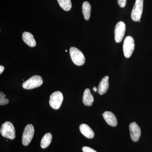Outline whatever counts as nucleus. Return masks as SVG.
<instances>
[{
	"label": "nucleus",
	"instance_id": "nucleus-1",
	"mask_svg": "<svg viewBox=\"0 0 152 152\" xmlns=\"http://www.w3.org/2000/svg\"><path fill=\"white\" fill-rule=\"evenodd\" d=\"M0 132L4 137L12 140L15 138V127L10 122H6L1 125Z\"/></svg>",
	"mask_w": 152,
	"mask_h": 152
},
{
	"label": "nucleus",
	"instance_id": "nucleus-2",
	"mask_svg": "<svg viewBox=\"0 0 152 152\" xmlns=\"http://www.w3.org/2000/svg\"><path fill=\"white\" fill-rule=\"evenodd\" d=\"M69 52L71 59L75 64L79 66L84 65L85 63V58L80 50L75 47H71Z\"/></svg>",
	"mask_w": 152,
	"mask_h": 152
},
{
	"label": "nucleus",
	"instance_id": "nucleus-3",
	"mask_svg": "<svg viewBox=\"0 0 152 152\" xmlns=\"http://www.w3.org/2000/svg\"><path fill=\"white\" fill-rule=\"evenodd\" d=\"M134 41L130 36L125 38L123 45V51L124 55L126 58H130L134 50Z\"/></svg>",
	"mask_w": 152,
	"mask_h": 152
},
{
	"label": "nucleus",
	"instance_id": "nucleus-4",
	"mask_svg": "<svg viewBox=\"0 0 152 152\" xmlns=\"http://www.w3.org/2000/svg\"><path fill=\"white\" fill-rule=\"evenodd\" d=\"M64 96L62 93L59 91H56L51 95L49 103L52 108L58 110L62 104Z\"/></svg>",
	"mask_w": 152,
	"mask_h": 152
},
{
	"label": "nucleus",
	"instance_id": "nucleus-5",
	"mask_svg": "<svg viewBox=\"0 0 152 152\" xmlns=\"http://www.w3.org/2000/svg\"><path fill=\"white\" fill-rule=\"evenodd\" d=\"M43 83L42 79L41 76L34 75L26 81L23 84V87L26 89H32L40 86Z\"/></svg>",
	"mask_w": 152,
	"mask_h": 152
},
{
	"label": "nucleus",
	"instance_id": "nucleus-6",
	"mask_svg": "<svg viewBox=\"0 0 152 152\" xmlns=\"http://www.w3.org/2000/svg\"><path fill=\"white\" fill-rule=\"evenodd\" d=\"M143 7V0H136L132 10L131 17L133 21H138L141 18Z\"/></svg>",
	"mask_w": 152,
	"mask_h": 152
},
{
	"label": "nucleus",
	"instance_id": "nucleus-7",
	"mask_svg": "<svg viewBox=\"0 0 152 152\" xmlns=\"http://www.w3.org/2000/svg\"><path fill=\"white\" fill-rule=\"evenodd\" d=\"M34 133V129L32 124L26 126L23 133L22 143L24 146H27L31 141Z\"/></svg>",
	"mask_w": 152,
	"mask_h": 152
},
{
	"label": "nucleus",
	"instance_id": "nucleus-8",
	"mask_svg": "<svg viewBox=\"0 0 152 152\" xmlns=\"http://www.w3.org/2000/svg\"><path fill=\"white\" fill-rule=\"evenodd\" d=\"M126 31V25L122 21L118 22L115 29V39L117 43H120L122 40Z\"/></svg>",
	"mask_w": 152,
	"mask_h": 152
},
{
	"label": "nucleus",
	"instance_id": "nucleus-9",
	"mask_svg": "<svg viewBox=\"0 0 152 152\" xmlns=\"http://www.w3.org/2000/svg\"><path fill=\"white\" fill-rule=\"evenodd\" d=\"M129 130L132 140L134 142H137L141 134L140 128L137 123L134 122L129 125Z\"/></svg>",
	"mask_w": 152,
	"mask_h": 152
},
{
	"label": "nucleus",
	"instance_id": "nucleus-10",
	"mask_svg": "<svg viewBox=\"0 0 152 152\" xmlns=\"http://www.w3.org/2000/svg\"><path fill=\"white\" fill-rule=\"evenodd\" d=\"M104 119L110 126L113 127L116 126L118 125V121L115 115L111 112L106 111L102 114Z\"/></svg>",
	"mask_w": 152,
	"mask_h": 152
},
{
	"label": "nucleus",
	"instance_id": "nucleus-11",
	"mask_svg": "<svg viewBox=\"0 0 152 152\" xmlns=\"http://www.w3.org/2000/svg\"><path fill=\"white\" fill-rule=\"evenodd\" d=\"M109 88V77L105 76L100 82L98 87V93L100 95H103L107 93Z\"/></svg>",
	"mask_w": 152,
	"mask_h": 152
},
{
	"label": "nucleus",
	"instance_id": "nucleus-12",
	"mask_svg": "<svg viewBox=\"0 0 152 152\" xmlns=\"http://www.w3.org/2000/svg\"><path fill=\"white\" fill-rule=\"evenodd\" d=\"M80 130L81 133L88 139H92L94 137V133L89 126L86 124L80 125Z\"/></svg>",
	"mask_w": 152,
	"mask_h": 152
},
{
	"label": "nucleus",
	"instance_id": "nucleus-13",
	"mask_svg": "<svg viewBox=\"0 0 152 152\" xmlns=\"http://www.w3.org/2000/svg\"><path fill=\"white\" fill-rule=\"evenodd\" d=\"M22 37L24 42L29 46L31 47L36 46L37 45L36 40L34 38V36L31 33L28 32H25L23 33Z\"/></svg>",
	"mask_w": 152,
	"mask_h": 152
},
{
	"label": "nucleus",
	"instance_id": "nucleus-14",
	"mask_svg": "<svg viewBox=\"0 0 152 152\" xmlns=\"http://www.w3.org/2000/svg\"><path fill=\"white\" fill-rule=\"evenodd\" d=\"M83 102L85 105L91 106L92 105L94 102V98L89 89L87 88L85 90L83 96Z\"/></svg>",
	"mask_w": 152,
	"mask_h": 152
},
{
	"label": "nucleus",
	"instance_id": "nucleus-15",
	"mask_svg": "<svg viewBox=\"0 0 152 152\" xmlns=\"http://www.w3.org/2000/svg\"><path fill=\"white\" fill-rule=\"evenodd\" d=\"M82 11L85 20H88L91 16V6L89 3L86 1L83 3Z\"/></svg>",
	"mask_w": 152,
	"mask_h": 152
},
{
	"label": "nucleus",
	"instance_id": "nucleus-16",
	"mask_svg": "<svg viewBox=\"0 0 152 152\" xmlns=\"http://www.w3.org/2000/svg\"><path fill=\"white\" fill-rule=\"evenodd\" d=\"M52 140V135L50 133H47L44 136L41 142V147L43 149L48 148L50 145Z\"/></svg>",
	"mask_w": 152,
	"mask_h": 152
},
{
	"label": "nucleus",
	"instance_id": "nucleus-17",
	"mask_svg": "<svg viewBox=\"0 0 152 152\" xmlns=\"http://www.w3.org/2000/svg\"><path fill=\"white\" fill-rule=\"evenodd\" d=\"M61 7L66 11H69L72 8L71 0H57Z\"/></svg>",
	"mask_w": 152,
	"mask_h": 152
},
{
	"label": "nucleus",
	"instance_id": "nucleus-18",
	"mask_svg": "<svg viewBox=\"0 0 152 152\" xmlns=\"http://www.w3.org/2000/svg\"><path fill=\"white\" fill-rule=\"evenodd\" d=\"M5 97L6 95L2 92L1 91L0 92V105H4L9 103V100L6 99Z\"/></svg>",
	"mask_w": 152,
	"mask_h": 152
},
{
	"label": "nucleus",
	"instance_id": "nucleus-19",
	"mask_svg": "<svg viewBox=\"0 0 152 152\" xmlns=\"http://www.w3.org/2000/svg\"><path fill=\"white\" fill-rule=\"evenodd\" d=\"M82 150L83 152H97L91 148L87 146L83 147Z\"/></svg>",
	"mask_w": 152,
	"mask_h": 152
},
{
	"label": "nucleus",
	"instance_id": "nucleus-20",
	"mask_svg": "<svg viewBox=\"0 0 152 152\" xmlns=\"http://www.w3.org/2000/svg\"><path fill=\"white\" fill-rule=\"evenodd\" d=\"M118 4L121 7H124L126 3V0H117Z\"/></svg>",
	"mask_w": 152,
	"mask_h": 152
},
{
	"label": "nucleus",
	"instance_id": "nucleus-21",
	"mask_svg": "<svg viewBox=\"0 0 152 152\" xmlns=\"http://www.w3.org/2000/svg\"><path fill=\"white\" fill-rule=\"evenodd\" d=\"M4 70V67L3 66L1 65L0 66V74L2 73Z\"/></svg>",
	"mask_w": 152,
	"mask_h": 152
},
{
	"label": "nucleus",
	"instance_id": "nucleus-22",
	"mask_svg": "<svg viewBox=\"0 0 152 152\" xmlns=\"http://www.w3.org/2000/svg\"><path fill=\"white\" fill-rule=\"evenodd\" d=\"M93 90H94L95 92H96L97 91V88H96V87H94V88H93Z\"/></svg>",
	"mask_w": 152,
	"mask_h": 152
},
{
	"label": "nucleus",
	"instance_id": "nucleus-23",
	"mask_svg": "<svg viewBox=\"0 0 152 152\" xmlns=\"http://www.w3.org/2000/svg\"><path fill=\"white\" fill-rule=\"evenodd\" d=\"M138 22H140V20L138 21Z\"/></svg>",
	"mask_w": 152,
	"mask_h": 152
},
{
	"label": "nucleus",
	"instance_id": "nucleus-24",
	"mask_svg": "<svg viewBox=\"0 0 152 152\" xmlns=\"http://www.w3.org/2000/svg\"><path fill=\"white\" fill-rule=\"evenodd\" d=\"M66 52H67V50H66Z\"/></svg>",
	"mask_w": 152,
	"mask_h": 152
}]
</instances>
